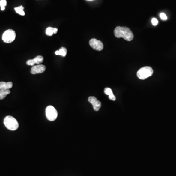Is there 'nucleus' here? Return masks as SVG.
Here are the masks:
<instances>
[{
	"mask_svg": "<svg viewBox=\"0 0 176 176\" xmlns=\"http://www.w3.org/2000/svg\"><path fill=\"white\" fill-rule=\"evenodd\" d=\"M67 53V49L66 48H64V47H62V48L60 49L59 50L56 51V55H60L62 56L63 57H65V56L66 55Z\"/></svg>",
	"mask_w": 176,
	"mask_h": 176,
	"instance_id": "obj_12",
	"label": "nucleus"
},
{
	"mask_svg": "<svg viewBox=\"0 0 176 176\" xmlns=\"http://www.w3.org/2000/svg\"><path fill=\"white\" fill-rule=\"evenodd\" d=\"M24 7L23 6H20L17 7H15L14 9L16 13L19 14L21 15L22 16H25V13L24 11Z\"/></svg>",
	"mask_w": 176,
	"mask_h": 176,
	"instance_id": "obj_14",
	"label": "nucleus"
},
{
	"mask_svg": "<svg viewBox=\"0 0 176 176\" xmlns=\"http://www.w3.org/2000/svg\"><path fill=\"white\" fill-rule=\"evenodd\" d=\"M46 115L49 121H53L57 118L58 113L54 107L49 105L46 109Z\"/></svg>",
	"mask_w": 176,
	"mask_h": 176,
	"instance_id": "obj_5",
	"label": "nucleus"
},
{
	"mask_svg": "<svg viewBox=\"0 0 176 176\" xmlns=\"http://www.w3.org/2000/svg\"><path fill=\"white\" fill-rule=\"evenodd\" d=\"M44 61V58L42 56L38 55L35 57L33 59H29L28 60L27 62V64L28 66H34L35 64H39L42 63Z\"/></svg>",
	"mask_w": 176,
	"mask_h": 176,
	"instance_id": "obj_9",
	"label": "nucleus"
},
{
	"mask_svg": "<svg viewBox=\"0 0 176 176\" xmlns=\"http://www.w3.org/2000/svg\"><path fill=\"white\" fill-rule=\"evenodd\" d=\"M46 35L49 36H51L54 34L53 33V28L52 27H48L46 31Z\"/></svg>",
	"mask_w": 176,
	"mask_h": 176,
	"instance_id": "obj_15",
	"label": "nucleus"
},
{
	"mask_svg": "<svg viewBox=\"0 0 176 176\" xmlns=\"http://www.w3.org/2000/svg\"><path fill=\"white\" fill-rule=\"evenodd\" d=\"M87 1H93V0H87Z\"/></svg>",
	"mask_w": 176,
	"mask_h": 176,
	"instance_id": "obj_20",
	"label": "nucleus"
},
{
	"mask_svg": "<svg viewBox=\"0 0 176 176\" xmlns=\"http://www.w3.org/2000/svg\"><path fill=\"white\" fill-rule=\"evenodd\" d=\"M16 38V33L12 29H8L3 33L2 39L6 43H10L14 41Z\"/></svg>",
	"mask_w": 176,
	"mask_h": 176,
	"instance_id": "obj_4",
	"label": "nucleus"
},
{
	"mask_svg": "<svg viewBox=\"0 0 176 176\" xmlns=\"http://www.w3.org/2000/svg\"><path fill=\"white\" fill-rule=\"evenodd\" d=\"M4 123L8 130L15 131L18 128L19 123L14 118L10 115L4 118Z\"/></svg>",
	"mask_w": 176,
	"mask_h": 176,
	"instance_id": "obj_2",
	"label": "nucleus"
},
{
	"mask_svg": "<svg viewBox=\"0 0 176 176\" xmlns=\"http://www.w3.org/2000/svg\"><path fill=\"white\" fill-rule=\"evenodd\" d=\"M10 93L9 90H0V100H4L7 95Z\"/></svg>",
	"mask_w": 176,
	"mask_h": 176,
	"instance_id": "obj_13",
	"label": "nucleus"
},
{
	"mask_svg": "<svg viewBox=\"0 0 176 176\" xmlns=\"http://www.w3.org/2000/svg\"><path fill=\"white\" fill-rule=\"evenodd\" d=\"M45 66L43 65H37L36 66H33L32 67L31 73L32 74H39L44 73L45 71Z\"/></svg>",
	"mask_w": 176,
	"mask_h": 176,
	"instance_id": "obj_8",
	"label": "nucleus"
},
{
	"mask_svg": "<svg viewBox=\"0 0 176 176\" xmlns=\"http://www.w3.org/2000/svg\"><path fill=\"white\" fill-rule=\"evenodd\" d=\"M89 102L93 105V108L95 111H98L101 107V103L100 101L97 100L94 97H90L88 98Z\"/></svg>",
	"mask_w": 176,
	"mask_h": 176,
	"instance_id": "obj_7",
	"label": "nucleus"
},
{
	"mask_svg": "<svg viewBox=\"0 0 176 176\" xmlns=\"http://www.w3.org/2000/svg\"><path fill=\"white\" fill-rule=\"evenodd\" d=\"M152 25L154 26H156V25H157L158 24V21L157 19L155 18H154L152 19Z\"/></svg>",
	"mask_w": 176,
	"mask_h": 176,
	"instance_id": "obj_17",
	"label": "nucleus"
},
{
	"mask_svg": "<svg viewBox=\"0 0 176 176\" xmlns=\"http://www.w3.org/2000/svg\"><path fill=\"white\" fill-rule=\"evenodd\" d=\"M160 17L163 20H167V16H166V15L164 13H160Z\"/></svg>",
	"mask_w": 176,
	"mask_h": 176,
	"instance_id": "obj_18",
	"label": "nucleus"
},
{
	"mask_svg": "<svg viewBox=\"0 0 176 176\" xmlns=\"http://www.w3.org/2000/svg\"><path fill=\"white\" fill-rule=\"evenodd\" d=\"M57 31H58V29H57V28H53V33L54 34H56V33H57Z\"/></svg>",
	"mask_w": 176,
	"mask_h": 176,
	"instance_id": "obj_19",
	"label": "nucleus"
},
{
	"mask_svg": "<svg viewBox=\"0 0 176 176\" xmlns=\"http://www.w3.org/2000/svg\"><path fill=\"white\" fill-rule=\"evenodd\" d=\"M89 44L94 50L101 51L103 49L104 46L102 42L97 40L96 39H91L89 42Z\"/></svg>",
	"mask_w": 176,
	"mask_h": 176,
	"instance_id": "obj_6",
	"label": "nucleus"
},
{
	"mask_svg": "<svg viewBox=\"0 0 176 176\" xmlns=\"http://www.w3.org/2000/svg\"><path fill=\"white\" fill-rule=\"evenodd\" d=\"M13 86V83L11 82H0V90H7L11 89Z\"/></svg>",
	"mask_w": 176,
	"mask_h": 176,
	"instance_id": "obj_10",
	"label": "nucleus"
},
{
	"mask_svg": "<svg viewBox=\"0 0 176 176\" xmlns=\"http://www.w3.org/2000/svg\"><path fill=\"white\" fill-rule=\"evenodd\" d=\"M7 1L6 0H1L0 1V7L2 11L4 10L5 9V7L7 5Z\"/></svg>",
	"mask_w": 176,
	"mask_h": 176,
	"instance_id": "obj_16",
	"label": "nucleus"
},
{
	"mask_svg": "<svg viewBox=\"0 0 176 176\" xmlns=\"http://www.w3.org/2000/svg\"><path fill=\"white\" fill-rule=\"evenodd\" d=\"M114 34L118 38H123L127 41H131L134 39V34L129 28L117 27L114 31Z\"/></svg>",
	"mask_w": 176,
	"mask_h": 176,
	"instance_id": "obj_1",
	"label": "nucleus"
},
{
	"mask_svg": "<svg viewBox=\"0 0 176 176\" xmlns=\"http://www.w3.org/2000/svg\"><path fill=\"white\" fill-rule=\"evenodd\" d=\"M153 72L152 68L150 67H145L138 70L136 73V75L138 78L140 79L145 80L149 77L152 76Z\"/></svg>",
	"mask_w": 176,
	"mask_h": 176,
	"instance_id": "obj_3",
	"label": "nucleus"
},
{
	"mask_svg": "<svg viewBox=\"0 0 176 176\" xmlns=\"http://www.w3.org/2000/svg\"><path fill=\"white\" fill-rule=\"evenodd\" d=\"M104 93L106 95L109 96V98L112 100L115 101L116 100V97L113 94V91L109 88H106L104 89Z\"/></svg>",
	"mask_w": 176,
	"mask_h": 176,
	"instance_id": "obj_11",
	"label": "nucleus"
}]
</instances>
